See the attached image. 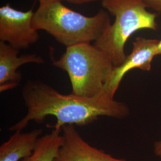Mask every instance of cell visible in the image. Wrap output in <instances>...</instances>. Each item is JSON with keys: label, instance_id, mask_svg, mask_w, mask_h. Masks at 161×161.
<instances>
[{"label": "cell", "instance_id": "6da1fadb", "mask_svg": "<svg viewBox=\"0 0 161 161\" xmlns=\"http://www.w3.org/2000/svg\"><path fill=\"white\" fill-rule=\"evenodd\" d=\"M22 96L27 113L10 128L12 131H22L31 121L42 122L48 116L56 117L50 126L62 130L67 125L86 126L100 116L122 119L130 114L124 103L116 101L104 92L96 97L86 98L71 93L63 94L40 80H30L23 86Z\"/></svg>", "mask_w": 161, "mask_h": 161}, {"label": "cell", "instance_id": "7a4b0ae2", "mask_svg": "<svg viewBox=\"0 0 161 161\" xmlns=\"http://www.w3.org/2000/svg\"><path fill=\"white\" fill-rule=\"evenodd\" d=\"M34 29L43 30L66 47L91 43L100 39L111 23L108 13L100 10L88 17L64 6L62 1L40 3L32 17Z\"/></svg>", "mask_w": 161, "mask_h": 161}, {"label": "cell", "instance_id": "3957f363", "mask_svg": "<svg viewBox=\"0 0 161 161\" xmlns=\"http://www.w3.org/2000/svg\"><path fill=\"white\" fill-rule=\"evenodd\" d=\"M102 6L115 16L104 34L94 45L109 58L114 66L125 59V46L129 38L141 29L156 30V14L149 12L143 0H103Z\"/></svg>", "mask_w": 161, "mask_h": 161}, {"label": "cell", "instance_id": "277c9868", "mask_svg": "<svg viewBox=\"0 0 161 161\" xmlns=\"http://www.w3.org/2000/svg\"><path fill=\"white\" fill-rule=\"evenodd\" d=\"M53 64L69 76L72 93L86 98L96 97L104 92V84L114 66L103 52L91 43L66 47Z\"/></svg>", "mask_w": 161, "mask_h": 161}, {"label": "cell", "instance_id": "5b68a950", "mask_svg": "<svg viewBox=\"0 0 161 161\" xmlns=\"http://www.w3.org/2000/svg\"><path fill=\"white\" fill-rule=\"evenodd\" d=\"M33 8L26 12L16 10L9 4L0 7V41L17 50L26 49L39 39L32 25Z\"/></svg>", "mask_w": 161, "mask_h": 161}, {"label": "cell", "instance_id": "8992f818", "mask_svg": "<svg viewBox=\"0 0 161 161\" xmlns=\"http://www.w3.org/2000/svg\"><path fill=\"white\" fill-rule=\"evenodd\" d=\"M159 40L137 37L132 43L131 53L118 66H114L106 80L104 91L110 97L114 98L121 81L129 71L140 69L149 71L153 58L157 56V46Z\"/></svg>", "mask_w": 161, "mask_h": 161}, {"label": "cell", "instance_id": "52a82bcc", "mask_svg": "<svg viewBox=\"0 0 161 161\" xmlns=\"http://www.w3.org/2000/svg\"><path fill=\"white\" fill-rule=\"evenodd\" d=\"M62 144L54 161H128L116 158L88 144L72 125L62 128Z\"/></svg>", "mask_w": 161, "mask_h": 161}, {"label": "cell", "instance_id": "ba28073f", "mask_svg": "<svg viewBox=\"0 0 161 161\" xmlns=\"http://www.w3.org/2000/svg\"><path fill=\"white\" fill-rule=\"evenodd\" d=\"M19 50L0 41V92L12 90L19 86L22 75L17 71L25 64H42L44 60L35 54L18 56Z\"/></svg>", "mask_w": 161, "mask_h": 161}, {"label": "cell", "instance_id": "9c48e42d", "mask_svg": "<svg viewBox=\"0 0 161 161\" xmlns=\"http://www.w3.org/2000/svg\"><path fill=\"white\" fill-rule=\"evenodd\" d=\"M42 133L37 128L30 132L15 131L0 146V161H21L31 155Z\"/></svg>", "mask_w": 161, "mask_h": 161}, {"label": "cell", "instance_id": "30bf717a", "mask_svg": "<svg viewBox=\"0 0 161 161\" xmlns=\"http://www.w3.org/2000/svg\"><path fill=\"white\" fill-rule=\"evenodd\" d=\"M62 130L53 128L52 131L40 137L31 155L21 161H54L62 144Z\"/></svg>", "mask_w": 161, "mask_h": 161}, {"label": "cell", "instance_id": "8fae6325", "mask_svg": "<svg viewBox=\"0 0 161 161\" xmlns=\"http://www.w3.org/2000/svg\"><path fill=\"white\" fill-rule=\"evenodd\" d=\"M147 8L161 12V0H143Z\"/></svg>", "mask_w": 161, "mask_h": 161}, {"label": "cell", "instance_id": "7c38bea8", "mask_svg": "<svg viewBox=\"0 0 161 161\" xmlns=\"http://www.w3.org/2000/svg\"><path fill=\"white\" fill-rule=\"evenodd\" d=\"M36 1H38L40 3L42 2H45V1H66L69 3H74L75 4H84V3H90V2H92V1H103V0H34Z\"/></svg>", "mask_w": 161, "mask_h": 161}, {"label": "cell", "instance_id": "4fadbf2b", "mask_svg": "<svg viewBox=\"0 0 161 161\" xmlns=\"http://www.w3.org/2000/svg\"><path fill=\"white\" fill-rule=\"evenodd\" d=\"M154 153L161 159V140L156 142L154 144Z\"/></svg>", "mask_w": 161, "mask_h": 161}, {"label": "cell", "instance_id": "5bb4252c", "mask_svg": "<svg viewBox=\"0 0 161 161\" xmlns=\"http://www.w3.org/2000/svg\"><path fill=\"white\" fill-rule=\"evenodd\" d=\"M157 56L161 55V40L159 41L158 46H157V51H156Z\"/></svg>", "mask_w": 161, "mask_h": 161}]
</instances>
